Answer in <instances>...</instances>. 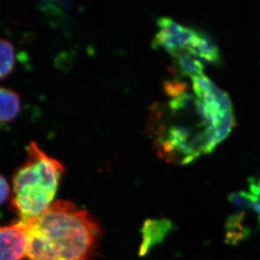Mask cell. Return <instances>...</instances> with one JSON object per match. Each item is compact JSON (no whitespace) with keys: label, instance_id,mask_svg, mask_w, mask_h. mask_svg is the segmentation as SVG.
Masks as SVG:
<instances>
[{"label":"cell","instance_id":"obj_1","mask_svg":"<svg viewBox=\"0 0 260 260\" xmlns=\"http://www.w3.org/2000/svg\"><path fill=\"white\" fill-rule=\"evenodd\" d=\"M169 96L168 107L153 111L150 122L158 154L168 161L188 164L211 152L233 131L231 117L213 115L186 88Z\"/></svg>","mask_w":260,"mask_h":260},{"label":"cell","instance_id":"obj_2","mask_svg":"<svg viewBox=\"0 0 260 260\" xmlns=\"http://www.w3.org/2000/svg\"><path fill=\"white\" fill-rule=\"evenodd\" d=\"M20 221L27 242L25 260H92L102 238L95 218L68 200H55L43 214Z\"/></svg>","mask_w":260,"mask_h":260},{"label":"cell","instance_id":"obj_3","mask_svg":"<svg viewBox=\"0 0 260 260\" xmlns=\"http://www.w3.org/2000/svg\"><path fill=\"white\" fill-rule=\"evenodd\" d=\"M64 173L63 164L30 142L25 161L12 178L10 205L20 220L37 217L50 207Z\"/></svg>","mask_w":260,"mask_h":260},{"label":"cell","instance_id":"obj_4","mask_svg":"<svg viewBox=\"0 0 260 260\" xmlns=\"http://www.w3.org/2000/svg\"><path fill=\"white\" fill-rule=\"evenodd\" d=\"M157 25L160 30L153 40V48H162L173 56L180 51L187 50L199 34L170 18H160Z\"/></svg>","mask_w":260,"mask_h":260},{"label":"cell","instance_id":"obj_5","mask_svg":"<svg viewBox=\"0 0 260 260\" xmlns=\"http://www.w3.org/2000/svg\"><path fill=\"white\" fill-rule=\"evenodd\" d=\"M193 93L209 109L216 113H233V103L228 93L220 90L205 75L193 78Z\"/></svg>","mask_w":260,"mask_h":260},{"label":"cell","instance_id":"obj_6","mask_svg":"<svg viewBox=\"0 0 260 260\" xmlns=\"http://www.w3.org/2000/svg\"><path fill=\"white\" fill-rule=\"evenodd\" d=\"M26 247V235L22 221L0 225V260L25 259Z\"/></svg>","mask_w":260,"mask_h":260},{"label":"cell","instance_id":"obj_7","mask_svg":"<svg viewBox=\"0 0 260 260\" xmlns=\"http://www.w3.org/2000/svg\"><path fill=\"white\" fill-rule=\"evenodd\" d=\"M171 228L170 220L165 219L146 220L142 229L143 242L140 253H146L155 243L162 240Z\"/></svg>","mask_w":260,"mask_h":260},{"label":"cell","instance_id":"obj_8","mask_svg":"<svg viewBox=\"0 0 260 260\" xmlns=\"http://www.w3.org/2000/svg\"><path fill=\"white\" fill-rule=\"evenodd\" d=\"M21 110V99L19 94L9 88L0 86V123L15 120Z\"/></svg>","mask_w":260,"mask_h":260},{"label":"cell","instance_id":"obj_9","mask_svg":"<svg viewBox=\"0 0 260 260\" xmlns=\"http://www.w3.org/2000/svg\"><path fill=\"white\" fill-rule=\"evenodd\" d=\"M187 51L195 58L208 63H217L220 59V52L217 46L210 38L200 34H198L197 38Z\"/></svg>","mask_w":260,"mask_h":260},{"label":"cell","instance_id":"obj_10","mask_svg":"<svg viewBox=\"0 0 260 260\" xmlns=\"http://www.w3.org/2000/svg\"><path fill=\"white\" fill-rule=\"evenodd\" d=\"M176 63L178 65V71L181 75L186 77L193 78L201 76L205 70L202 61L188 53L187 50L180 51L173 55Z\"/></svg>","mask_w":260,"mask_h":260},{"label":"cell","instance_id":"obj_11","mask_svg":"<svg viewBox=\"0 0 260 260\" xmlns=\"http://www.w3.org/2000/svg\"><path fill=\"white\" fill-rule=\"evenodd\" d=\"M15 48L10 41L0 38V81L10 77L16 63Z\"/></svg>","mask_w":260,"mask_h":260},{"label":"cell","instance_id":"obj_12","mask_svg":"<svg viewBox=\"0 0 260 260\" xmlns=\"http://www.w3.org/2000/svg\"><path fill=\"white\" fill-rule=\"evenodd\" d=\"M245 211L232 215L226 222V238L232 243H235L246 238L248 233V228L244 224Z\"/></svg>","mask_w":260,"mask_h":260},{"label":"cell","instance_id":"obj_13","mask_svg":"<svg viewBox=\"0 0 260 260\" xmlns=\"http://www.w3.org/2000/svg\"><path fill=\"white\" fill-rule=\"evenodd\" d=\"M248 194L253 203V210H254L260 218V178L258 180L250 179L248 187Z\"/></svg>","mask_w":260,"mask_h":260},{"label":"cell","instance_id":"obj_14","mask_svg":"<svg viewBox=\"0 0 260 260\" xmlns=\"http://www.w3.org/2000/svg\"><path fill=\"white\" fill-rule=\"evenodd\" d=\"M11 195V188L5 177L0 174V205L5 204Z\"/></svg>","mask_w":260,"mask_h":260},{"label":"cell","instance_id":"obj_15","mask_svg":"<svg viewBox=\"0 0 260 260\" xmlns=\"http://www.w3.org/2000/svg\"><path fill=\"white\" fill-rule=\"evenodd\" d=\"M258 219H259V223H260V218H258Z\"/></svg>","mask_w":260,"mask_h":260}]
</instances>
